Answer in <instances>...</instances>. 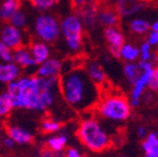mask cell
<instances>
[{"mask_svg":"<svg viewBox=\"0 0 158 157\" xmlns=\"http://www.w3.org/2000/svg\"><path fill=\"white\" fill-rule=\"evenodd\" d=\"M13 109L45 112L54 106L59 93V78H41L36 75L20 76L7 85Z\"/></svg>","mask_w":158,"mask_h":157,"instance_id":"1","label":"cell"},{"mask_svg":"<svg viewBox=\"0 0 158 157\" xmlns=\"http://www.w3.org/2000/svg\"><path fill=\"white\" fill-rule=\"evenodd\" d=\"M59 95L77 112L96 108L101 98V90L94 83L84 68H72L59 76Z\"/></svg>","mask_w":158,"mask_h":157,"instance_id":"2","label":"cell"},{"mask_svg":"<svg viewBox=\"0 0 158 157\" xmlns=\"http://www.w3.org/2000/svg\"><path fill=\"white\" fill-rule=\"evenodd\" d=\"M76 134L81 144L91 152H103L111 145L110 134L101 121L94 116L86 117L79 122Z\"/></svg>","mask_w":158,"mask_h":157,"instance_id":"3","label":"cell"},{"mask_svg":"<svg viewBox=\"0 0 158 157\" xmlns=\"http://www.w3.org/2000/svg\"><path fill=\"white\" fill-rule=\"evenodd\" d=\"M94 109L100 118L110 122H125L132 114L128 99L118 92H109L101 96Z\"/></svg>","mask_w":158,"mask_h":157,"instance_id":"4","label":"cell"},{"mask_svg":"<svg viewBox=\"0 0 158 157\" xmlns=\"http://www.w3.org/2000/svg\"><path fill=\"white\" fill-rule=\"evenodd\" d=\"M85 27L76 13H69L60 20V36H63L66 47L73 53L81 49L84 45Z\"/></svg>","mask_w":158,"mask_h":157,"instance_id":"5","label":"cell"},{"mask_svg":"<svg viewBox=\"0 0 158 157\" xmlns=\"http://www.w3.org/2000/svg\"><path fill=\"white\" fill-rule=\"evenodd\" d=\"M33 32L39 41L47 44L54 43L60 36V21L52 13H40L33 23Z\"/></svg>","mask_w":158,"mask_h":157,"instance_id":"6","label":"cell"},{"mask_svg":"<svg viewBox=\"0 0 158 157\" xmlns=\"http://www.w3.org/2000/svg\"><path fill=\"white\" fill-rule=\"evenodd\" d=\"M153 73L154 67L143 70L141 73V75L138 76V78L135 80V83L132 85L131 97H130V100H128L132 108H137L139 106L142 96L146 91V89H148V85L151 83L152 78H153Z\"/></svg>","mask_w":158,"mask_h":157,"instance_id":"7","label":"cell"},{"mask_svg":"<svg viewBox=\"0 0 158 157\" xmlns=\"http://www.w3.org/2000/svg\"><path fill=\"white\" fill-rule=\"evenodd\" d=\"M0 42H2L3 44L15 51L24 45V32L23 30L17 29L9 23H6L2 27H0Z\"/></svg>","mask_w":158,"mask_h":157,"instance_id":"8","label":"cell"},{"mask_svg":"<svg viewBox=\"0 0 158 157\" xmlns=\"http://www.w3.org/2000/svg\"><path fill=\"white\" fill-rule=\"evenodd\" d=\"M147 6L146 0H118L114 5V9L118 17L123 19L134 18L141 13Z\"/></svg>","mask_w":158,"mask_h":157,"instance_id":"9","label":"cell"},{"mask_svg":"<svg viewBox=\"0 0 158 157\" xmlns=\"http://www.w3.org/2000/svg\"><path fill=\"white\" fill-rule=\"evenodd\" d=\"M103 36L109 47V52L115 58L120 57V51L125 43V36L118 27L104 28Z\"/></svg>","mask_w":158,"mask_h":157,"instance_id":"10","label":"cell"},{"mask_svg":"<svg viewBox=\"0 0 158 157\" xmlns=\"http://www.w3.org/2000/svg\"><path fill=\"white\" fill-rule=\"evenodd\" d=\"M6 135L12 138L15 145H29L34 140V133L18 123H9L6 125Z\"/></svg>","mask_w":158,"mask_h":157,"instance_id":"11","label":"cell"},{"mask_svg":"<svg viewBox=\"0 0 158 157\" xmlns=\"http://www.w3.org/2000/svg\"><path fill=\"white\" fill-rule=\"evenodd\" d=\"M63 73V63L58 58L49 57L36 66L35 75L41 78H59Z\"/></svg>","mask_w":158,"mask_h":157,"instance_id":"12","label":"cell"},{"mask_svg":"<svg viewBox=\"0 0 158 157\" xmlns=\"http://www.w3.org/2000/svg\"><path fill=\"white\" fill-rule=\"evenodd\" d=\"M98 12H99L98 3L92 2L82 7L81 9L77 10L75 13L78 15V17L80 18L85 28H87L88 30H92L99 24Z\"/></svg>","mask_w":158,"mask_h":157,"instance_id":"13","label":"cell"},{"mask_svg":"<svg viewBox=\"0 0 158 157\" xmlns=\"http://www.w3.org/2000/svg\"><path fill=\"white\" fill-rule=\"evenodd\" d=\"M86 74L90 78V80L94 83H96L98 87H103L108 83V78H106V74L102 65L97 61H88L85 64L84 67Z\"/></svg>","mask_w":158,"mask_h":157,"instance_id":"14","label":"cell"},{"mask_svg":"<svg viewBox=\"0 0 158 157\" xmlns=\"http://www.w3.org/2000/svg\"><path fill=\"white\" fill-rule=\"evenodd\" d=\"M69 142L68 131L64 130V128L59 132L55 134H51L45 140V148L54 152H64L67 148V145Z\"/></svg>","mask_w":158,"mask_h":157,"instance_id":"15","label":"cell"},{"mask_svg":"<svg viewBox=\"0 0 158 157\" xmlns=\"http://www.w3.org/2000/svg\"><path fill=\"white\" fill-rule=\"evenodd\" d=\"M12 62L15 64H17L21 69H31V68H36V63L33 59L31 52L29 49V46H23L19 47V49L13 51V58Z\"/></svg>","mask_w":158,"mask_h":157,"instance_id":"16","label":"cell"},{"mask_svg":"<svg viewBox=\"0 0 158 157\" xmlns=\"http://www.w3.org/2000/svg\"><path fill=\"white\" fill-rule=\"evenodd\" d=\"M21 76V68L13 62H0V83H12Z\"/></svg>","mask_w":158,"mask_h":157,"instance_id":"17","label":"cell"},{"mask_svg":"<svg viewBox=\"0 0 158 157\" xmlns=\"http://www.w3.org/2000/svg\"><path fill=\"white\" fill-rule=\"evenodd\" d=\"M29 49L31 52L33 59L36 63V65L42 64L43 62L48 59L51 57V47L49 44L44 43L42 41H33L29 46Z\"/></svg>","mask_w":158,"mask_h":157,"instance_id":"18","label":"cell"},{"mask_svg":"<svg viewBox=\"0 0 158 157\" xmlns=\"http://www.w3.org/2000/svg\"><path fill=\"white\" fill-rule=\"evenodd\" d=\"M98 22L104 28L118 27L120 17L113 7H103L98 12Z\"/></svg>","mask_w":158,"mask_h":157,"instance_id":"19","label":"cell"},{"mask_svg":"<svg viewBox=\"0 0 158 157\" xmlns=\"http://www.w3.org/2000/svg\"><path fill=\"white\" fill-rule=\"evenodd\" d=\"M142 150L145 157H158V132L147 133L142 143Z\"/></svg>","mask_w":158,"mask_h":157,"instance_id":"20","label":"cell"},{"mask_svg":"<svg viewBox=\"0 0 158 157\" xmlns=\"http://www.w3.org/2000/svg\"><path fill=\"white\" fill-rule=\"evenodd\" d=\"M21 9L20 0H1L0 2V19L8 22L17 11Z\"/></svg>","mask_w":158,"mask_h":157,"instance_id":"21","label":"cell"},{"mask_svg":"<svg viewBox=\"0 0 158 157\" xmlns=\"http://www.w3.org/2000/svg\"><path fill=\"white\" fill-rule=\"evenodd\" d=\"M128 29L136 35H147L151 31V22L141 17H134L128 22Z\"/></svg>","mask_w":158,"mask_h":157,"instance_id":"22","label":"cell"},{"mask_svg":"<svg viewBox=\"0 0 158 157\" xmlns=\"http://www.w3.org/2000/svg\"><path fill=\"white\" fill-rule=\"evenodd\" d=\"M125 63H132L139 59V49L133 43H124L120 51V57Z\"/></svg>","mask_w":158,"mask_h":157,"instance_id":"23","label":"cell"},{"mask_svg":"<svg viewBox=\"0 0 158 157\" xmlns=\"http://www.w3.org/2000/svg\"><path fill=\"white\" fill-rule=\"evenodd\" d=\"M40 128L44 134H55V133L59 132L64 128L62 121H59L56 118H45L42 120L41 124H40Z\"/></svg>","mask_w":158,"mask_h":157,"instance_id":"24","label":"cell"},{"mask_svg":"<svg viewBox=\"0 0 158 157\" xmlns=\"http://www.w3.org/2000/svg\"><path fill=\"white\" fill-rule=\"evenodd\" d=\"M123 73L125 76L126 80L128 83L133 85L135 83V80L138 78V76L141 75L142 70L138 66V63L136 62H132V63H125L123 66Z\"/></svg>","mask_w":158,"mask_h":157,"instance_id":"25","label":"cell"},{"mask_svg":"<svg viewBox=\"0 0 158 157\" xmlns=\"http://www.w3.org/2000/svg\"><path fill=\"white\" fill-rule=\"evenodd\" d=\"M13 110L12 103L7 92L0 93V120H5L11 114Z\"/></svg>","mask_w":158,"mask_h":157,"instance_id":"26","label":"cell"},{"mask_svg":"<svg viewBox=\"0 0 158 157\" xmlns=\"http://www.w3.org/2000/svg\"><path fill=\"white\" fill-rule=\"evenodd\" d=\"M7 23L11 24L12 27L17 28V29L23 30L27 24V13L23 11L22 9H20L19 11L15 13L12 17L10 18V20Z\"/></svg>","mask_w":158,"mask_h":157,"instance_id":"27","label":"cell"},{"mask_svg":"<svg viewBox=\"0 0 158 157\" xmlns=\"http://www.w3.org/2000/svg\"><path fill=\"white\" fill-rule=\"evenodd\" d=\"M60 0H32L31 3L35 9L42 11V12H47L48 10L54 8Z\"/></svg>","mask_w":158,"mask_h":157,"instance_id":"28","label":"cell"},{"mask_svg":"<svg viewBox=\"0 0 158 157\" xmlns=\"http://www.w3.org/2000/svg\"><path fill=\"white\" fill-rule=\"evenodd\" d=\"M139 49V61L142 62H148L151 61V56H152V46L148 44L147 42H143L141 44V46L138 47Z\"/></svg>","mask_w":158,"mask_h":157,"instance_id":"29","label":"cell"},{"mask_svg":"<svg viewBox=\"0 0 158 157\" xmlns=\"http://www.w3.org/2000/svg\"><path fill=\"white\" fill-rule=\"evenodd\" d=\"M13 58V51L10 47H8L2 42H0V59L2 62H12Z\"/></svg>","mask_w":158,"mask_h":157,"instance_id":"30","label":"cell"},{"mask_svg":"<svg viewBox=\"0 0 158 157\" xmlns=\"http://www.w3.org/2000/svg\"><path fill=\"white\" fill-rule=\"evenodd\" d=\"M148 89L151 91H158V65L154 67L153 78L148 85Z\"/></svg>","mask_w":158,"mask_h":157,"instance_id":"31","label":"cell"},{"mask_svg":"<svg viewBox=\"0 0 158 157\" xmlns=\"http://www.w3.org/2000/svg\"><path fill=\"white\" fill-rule=\"evenodd\" d=\"M146 42H147L152 47L158 46V33L154 32V31H149V32L147 33Z\"/></svg>","mask_w":158,"mask_h":157,"instance_id":"32","label":"cell"},{"mask_svg":"<svg viewBox=\"0 0 158 157\" xmlns=\"http://www.w3.org/2000/svg\"><path fill=\"white\" fill-rule=\"evenodd\" d=\"M39 157H65L64 152H54V151L44 148L40 153Z\"/></svg>","mask_w":158,"mask_h":157,"instance_id":"33","label":"cell"},{"mask_svg":"<svg viewBox=\"0 0 158 157\" xmlns=\"http://www.w3.org/2000/svg\"><path fill=\"white\" fill-rule=\"evenodd\" d=\"M92 2H97V0H73V6H74L75 11H77V10L85 7V6Z\"/></svg>","mask_w":158,"mask_h":157,"instance_id":"34","label":"cell"},{"mask_svg":"<svg viewBox=\"0 0 158 157\" xmlns=\"http://www.w3.org/2000/svg\"><path fill=\"white\" fill-rule=\"evenodd\" d=\"M65 157H82L81 153L76 147H68L65 150Z\"/></svg>","mask_w":158,"mask_h":157,"instance_id":"35","label":"cell"},{"mask_svg":"<svg viewBox=\"0 0 158 157\" xmlns=\"http://www.w3.org/2000/svg\"><path fill=\"white\" fill-rule=\"evenodd\" d=\"M2 145L5 146L6 148H12V147H15V143L13 142L12 138H9L8 135H6L5 138H2Z\"/></svg>","mask_w":158,"mask_h":157,"instance_id":"36","label":"cell"},{"mask_svg":"<svg viewBox=\"0 0 158 157\" xmlns=\"http://www.w3.org/2000/svg\"><path fill=\"white\" fill-rule=\"evenodd\" d=\"M136 133H137V136L141 140H144V138H146V135H147V130H146L145 126H138L137 128V131H136Z\"/></svg>","mask_w":158,"mask_h":157,"instance_id":"37","label":"cell"},{"mask_svg":"<svg viewBox=\"0 0 158 157\" xmlns=\"http://www.w3.org/2000/svg\"><path fill=\"white\" fill-rule=\"evenodd\" d=\"M118 0H100V2L104 6V7H114Z\"/></svg>","mask_w":158,"mask_h":157,"instance_id":"38","label":"cell"},{"mask_svg":"<svg viewBox=\"0 0 158 157\" xmlns=\"http://www.w3.org/2000/svg\"><path fill=\"white\" fill-rule=\"evenodd\" d=\"M151 31L158 33V19H156L153 23H151Z\"/></svg>","mask_w":158,"mask_h":157,"instance_id":"39","label":"cell"},{"mask_svg":"<svg viewBox=\"0 0 158 157\" xmlns=\"http://www.w3.org/2000/svg\"><path fill=\"white\" fill-rule=\"evenodd\" d=\"M154 65H156L158 63V53H155V52H153L152 53V56H151V61Z\"/></svg>","mask_w":158,"mask_h":157,"instance_id":"40","label":"cell"},{"mask_svg":"<svg viewBox=\"0 0 158 157\" xmlns=\"http://www.w3.org/2000/svg\"><path fill=\"white\" fill-rule=\"evenodd\" d=\"M1 133H2V125H1V122H0V136H1Z\"/></svg>","mask_w":158,"mask_h":157,"instance_id":"41","label":"cell"},{"mask_svg":"<svg viewBox=\"0 0 158 157\" xmlns=\"http://www.w3.org/2000/svg\"><path fill=\"white\" fill-rule=\"evenodd\" d=\"M1 22H2V21H1V19H0V27H1Z\"/></svg>","mask_w":158,"mask_h":157,"instance_id":"42","label":"cell"},{"mask_svg":"<svg viewBox=\"0 0 158 157\" xmlns=\"http://www.w3.org/2000/svg\"><path fill=\"white\" fill-rule=\"evenodd\" d=\"M27 1H29V2H31V1H32V0H27Z\"/></svg>","mask_w":158,"mask_h":157,"instance_id":"43","label":"cell"}]
</instances>
